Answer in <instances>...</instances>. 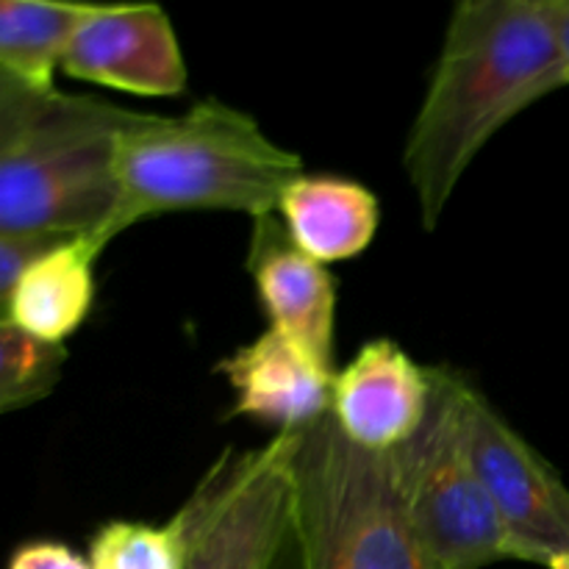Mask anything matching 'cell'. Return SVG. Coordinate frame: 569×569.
<instances>
[{"instance_id": "obj_9", "label": "cell", "mask_w": 569, "mask_h": 569, "mask_svg": "<svg viewBox=\"0 0 569 569\" xmlns=\"http://www.w3.org/2000/svg\"><path fill=\"white\" fill-rule=\"evenodd\" d=\"M431 395V367L411 359L395 339L378 337L333 376L331 417L359 448L395 453L422 428Z\"/></svg>"}, {"instance_id": "obj_3", "label": "cell", "mask_w": 569, "mask_h": 569, "mask_svg": "<svg viewBox=\"0 0 569 569\" xmlns=\"http://www.w3.org/2000/svg\"><path fill=\"white\" fill-rule=\"evenodd\" d=\"M298 176L300 156L231 103L206 98L178 117L142 114L117 148L120 198L109 242L172 211H237L250 220L276 214L283 189Z\"/></svg>"}, {"instance_id": "obj_8", "label": "cell", "mask_w": 569, "mask_h": 569, "mask_svg": "<svg viewBox=\"0 0 569 569\" xmlns=\"http://www.w3.org/2000/svg\"><path fill=\"white\" fill-rule=\"evenodd\" d=\"M244 267L267 328L281 331L317 367L337 376L339 281L328 264L295 248L278 214H267L253 220Z\"/></svg>"}, {"instance_id": "obj_20", "label": "cell", "mask_w": 569, "mask_h": 569, "mask_svg": "<svg viewBox=\"0 0 569 569\" xmlns=\"http://www.w3.org/2000/svg\"><path fill=\"white\" fill-rule=\"evenodd\" d=\"M539 3H548V0H539Z\"/></svg>"}, {"instance_id": "obj_2", "label": "cell", "mask_w": 569, "mask_h": 569, "mask_svg": "<svg viewBox=\"0 0 569 569\" xmlns=\"http://www.w3.org/2000/svg\"><path fill=\"white\" fill-rule=\"evenodd\" d=\"M142 114L0 76V233H70L109 248L117 148Z\"/></svg>"}, {"instance_id": "obj_17", "label": "cell", "mask_w": 569, "mask_h": 569, "mask_svg": "<svg viewBox=\"0 0 569 569\" xmlns=\"http://www.w3.org/2000/svg\"><path fill=\"white\" fill-rule=\"evenodd\" d=\"M9 569H92V561L64 542L33 539L11 553Z\"/></svg>"}, {"instance_id": "obj_4", "label": "cell", "mask_w": 569, "mask_h": 569, "mask_svg": "<svg viewBox=\"0 0 569 569\" xmlns=\"http://www.w3.org/2000/svg\"><path fill=\"white\" fill-rule=\"evenodd\" d=\"M298 569H433L392 453L350 442L333 417L298 433Z\"/></svg>"}, {"instance_id": "obj_1", "label": "cell", "mask_w": 569, "mask_h": 569, "mask_svg": "<svg viewBox=\"0 0 569 569\" xmlns=\"http://www.w3.org/2000/svg\"><path fill=\"white\" fill-rule=\"evenodd\" d=\"M565 87L569 64L539 0H456L403 144L422 228H437L461 178L498 131Z\"/></svg>"}, {"instance_id": "obj_16", "label": "cell", "mask_w": 569, "mask_h": 569, "mask_svg": "<svg viewBox=\"0 0 569 569\" xmlns=\"http://www.w3.org/2000/svg\"><path fill=\"white\" fill-rule=\"evenodd\" d=\"M70 233H50V231H33V233H0V298L11 292L22 272L50 253L59 244L70 242Z\"/></svg>"}, {"instance_id": "obj_5", "label": "cell", "mask_w": 569, "mask_h": 569, "mask_svg": "<svg viewBox=\"0 0 569 569\" xmlns=\"http://www.w3.org/2000/svg\"><path fill=\"white\" fill-rule=\"evenodd\" d=\"M431 409L420 431L395 450L400 489L433 569H483L517 561L503 520L465 442V372L431 367Z\"/></svg>"}, {"instance_id": "obj_15", "label": "cell", "mask_w": 569, "mask_h": 569, "mask_svg": "<svg viewBox=\"0 0 569 569\" xmlns=\"http://www.w3.org/2000/svg\"><path fill=\"white\" fill-rule=\"evenodd\" d=\"M92 569H183L181 539L172 522L109 520L89 542Z\"/></svg>"}, {"instance_id": "obj_11", "label": "cell", "mask_w": 569, "mask_h": 569, "mask_svg": "<svg viewBox=\"0 0 569 569\" xmlns=\"http://www.w3.org/2000/svg\"><path fill=\"white\" fill-rule=\"evenodd\" d=\"M276 214L295 248L320 264H339L376 242L381 200L356 178L303 172L283 189Z\"/></svg>"}, {"instance_id": "obj_14", "label": "cell", "mask_w": 569, "mask_h": 569, "mask_svg": "<svg viewBox=\"0 0 569 569\" xmlns=\"http://www.w3.org/2000/svg\"><path fill=\"white\" fill-rule=\"evenodd\" d=\"M67 359V345L48 342L0 320V411L11 415L50 398Z\"/></svg>"}, {"instance_id": "obj_7", "label": "cell", "mask_w": 569, "mask_h": 569, "mask_svg": "<svg viewBox=\"0 0 569 569\" xmlns=\"http://www.w3.org/2000/svg\"><path fill=\"white\" fill-rule=\"evenodd\" d=\"M61 72L137 98H178L189 83L170 14L153 0L94 3L67 48Z\"/></svg>"}, {"instance_id": "obj_19", "label": "cell", "mask_w": 569, "mask_h": 569, "mask_svg": "<svg viewBox=\"0 0 569 569\" xmlns=\"http://www.w3.org/2000/svg\"><path fill=\"white\" fill-rule=\"evenodd\" d=\"M548 569H569V553L559 556V559H553V561H550Z\"/></svg>"}, {"instance_id": "obj_10", "label": "cell", "mask_w": 569, "mask_h": 569, "mask_svg": "<svg viewBox=\"0 0 569 569\" xmlns=\"http://www.w3.org/2000/svg\"><path fill=\"white\" fill-rule=\"evenodd\" d=\"M233 392L231 417L283 431H306L331 415L333 376L317 367L292 339L264 328L217 365Z\"/></svg>"}, {"instance_id": "obj_13", "label": "cell", "mask_w": 569, "mask_h": 569, "mask_svg": "<svg viewBox=\"0 0 569 569\" xmlns=\"http://www.w3.org/2000/svg\"><path fill=\"white\" fill-rule=\"evenodd\" d=\"M92 0H0V76L53 89Z\"/></svg>"}, {"instance_id": "obj_18", "label": "cell", "mask_w": 569, "mask_h": 569, "mask_svg": "<svg viewBox=\"0 0 569 569\" xmlns=\"http://www.w3.org/2000/svg\"><path fill=\"white\" fill-rule=\"evenodd\" d=\"M542 6L548 9L550 20H553L556 33H559L561 50H565V59L569 64V0H548V3H542Z\"/></svg>"}, {"instance_id": "obj_12", "label": "cell", "mask_w": 569, "mask_h": 569, "mask_svg": "<svg viewBox=\"0 0 569 569\" xmlns=\"http://www.w3.org/2000/svg\"><path fill=\"white\" fill-rule=\"evenodd\" d=\"M103 244L78 237L33 261L3 300V320L48 342L64 345L94 309V264Z\"/></svg>"}, {"instance_id": "obj_6", "label": "cell", "mask_w": 569, "mask_h": 569, "mask_svg": "<svg viewBox=\"0 0 569 569\" xmlns=\"http://www.w3.org/2000/svg\"><path fill=\"white\" fill-rule=\"evenodd\" d=\"M465 442L517 561L548 567L569 553V489L545 456L467 378L461 392Z\"/></svg>"}]
</instances>
